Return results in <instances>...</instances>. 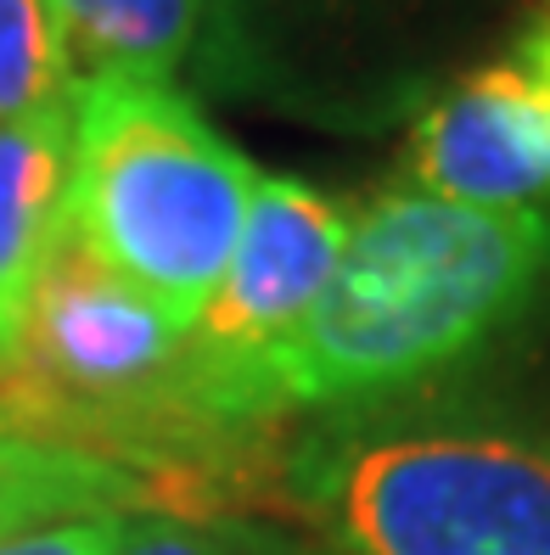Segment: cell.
I'll return each mask as SVG.
<instances>
[{"instance_id": "12", "label": "cell", "mask_w": 550, "mask_h": 555, "mask_svg": "<svg viewBox=\"0 0 550 555\" xmlns=\"http://www.w3.org/2000/svg\"><path fill=\"white\" fill-rule=\"evenodd\" d=\"M516 62H523V68L550 90V7H545V17L528 28V40L523 46H516Z\"/></svg>"}, {"instance_id": "9", "label": "cell", "mask_w": 550, "mask_h": 555, "mask_svg": "<svg viewBox=\"0 0 550 555\" xmlns=\"http://www.w3.org/2000/svg\"><path fill=\"white\" fill-rule=\"evenodd\" d=\"M74 68L62 51L51 0H0V124L62 113Z\"/></svg>"}, {"instance_id": "2", "label": "cell", "mask_w": 550, "mask_h": 555, "mask_svg": "<svg viewBox=\"0 0 550 555\" xmlns=\"http://www.w3.org/2000/svg\"><path fill=\"white\" fill-rule=\"evenodd\" d=\"M286 511L337 555H550V427L382 399L320 415L281 466Z\"/></svg>"}, {"instance_id": "1", "label": "cell", "mask_w": 550, "mask_h": 555, "mask_svg": "<svg viewBox=\"0 0 550 555\" xmlns=\"http://www.w3.org/2000/svg\"><path fill=\"white\" fill-rule=\"evenodd\" d=\"M545 275V208L483 214L410 185L382 191L354 208L327 292L265 365V415H337L405 399L506 332Z\"/></svg>"}, {"instance_id": "8", "label": "cell", "mask_w": 550, "mask_h": 555, "mask_svg": "<svg viewBox=\"0 0 550 555\" xmlns=\"http://www.w3.org/2000/svg\"><path fill=\"white\" fill-rule=\"evenodd\" d=\"M146 511V488L124 466L85 454L68 443H46L0 427V533L35 528L56 516H85V511Z\"/></svg>"}, {"instance_id": "4", "label": "cell", "mask_w": 550, "mask_h": 555, "mask_svg": "<svg viewBox=\"0 0 550 555\" xmlns=\"http://www.w3.org/2000/svg\"><path fill=\"white\" fill-rule=\"evenodd\" d=\"M354 208L298 175H258L253 208L203 320L186 332V399L225 443L253 449L270 427L265 365L327 292Z\"/></svg>"}, {"instance_id": "5", "label": "cell", "mask_w": 550, "mask_h": 555, "mask_svg": "<svg viewBox=\"0 0 550 555\" xmlns=\"http://www.w3.org/2000/svg\"><path fill=\"white\" fill-rule=\"evenodd\" d=\"M410 191L456 208L511 214L550 197V90L523 62L449 79L405 135Z\"/></svg>"}, {"instance_id": "11", "label": "cell", "mask_w": 550, "mask_h": 555, "mask_svg": "<svg viewBox=\"0 0 550 555\" xmlns=\"http://www.w3.org/2000/svg\"><path fill=\"white\" fill-rule=\"evenodd\" d=\"M129 511H85V516H56L35 528L0 533V555H113L124 539Z\"/></svg>"}, {"instance_id": "7", "label": "cell", "mask_w": 550, "mask_h": 555, "mask_svg": "<svg viewBox=\"0 0 550 555\" xmlns=\"http://www.w3.org/2000/svg\"><path fill=\"white\" fill-rule=\"evenodd\" d=\"M79 79H175L219 23V0H51Z\"/></svg>"}, {"instance_id": "13", "label": "cell", "mask_w": 550, "mask_h": 555, "mask_svg": "<svg viewBox=\"0 0 550 555\" xmlns=\"http://www.w3.org/2000/svg\"><path fill=\"white\" fill-rule=\"evenodd\" d=\"M231 7H242V0H219V17H225V12H231Z\"/></svg>"}, {"instance_id": "10", "label": "cell", "mask_w": 550, "mask_h": 555, "mask_svg": "<svg viewBox=\"0 0 550 555\" xmlns=\"http://www.w3.org/2000/svg\"><path fill=\"white\" fill-rule=\"evenodd\" d=\"M113 555H337L320 539H298L270 521L247 516H169L141 511L124 521V539Z\"/></svg>"}, {"instance_id": "6", "label": "cell", "mask_w": 550, "mask_h": 555, "mask_svg": "<svg viewBox=\"0 0 550 555\" xmlns=\"http://www.w3.org/2000/svg\"><path fill=\"white\" fill-rule=\"evenodd\" d=\"M68 242V107L0 124V365Z\"/></svg>"}, {"instance_id": "3", "label": "cell", "mask_w": 550, "mask_h": 555, "mask_svg": "<svg viewBox=\"0 0 550 555\" xmlns=\"http://www.w3.org/2000/svg\"><path fill=\"white\" fill-rule=\"evenodd\" d=\"M258 163L169 79H79L68 95V236L197 325L253 208Z\"/></svg>"}]
</instances>
